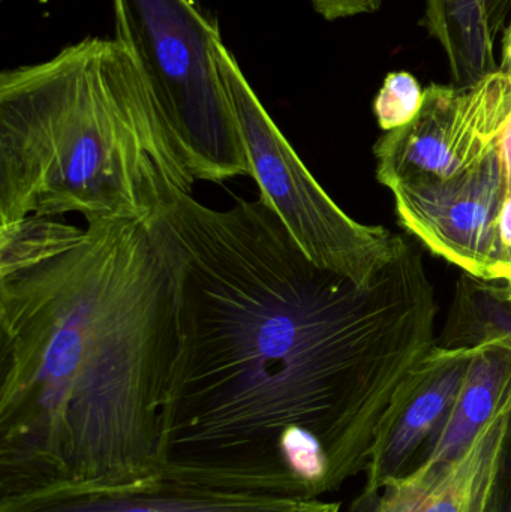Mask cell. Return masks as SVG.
<instances>
[{
	"mask_svg": "<svg viewBox=\"0 0 511 512\" xmlns=\"http://www.w3.org/2000/svg\"><path fill=\"white\" fill-rule=\"evenodd\" d=\"M497 153L503 165L504 179H506L507 195L511 194V116L507 120L506 128L498 141Z\"/></svg>",
	"mask_w": 511,
	"mask_h": 512,
	"instance_id": "e0dca14e",
	"label": "cell"
},
{
	"mask_svg": "<svg viewBox=\"0 0 511 512\" xmlns=\"http://www.w3.org/2000/svg\"><path fill=\"white\" fill-rule=\"evenodd\" d=\"M511 116V78L495 72L470 86L431 84L410 125L386 132L374 146L377 180H446L497 152Z\"/></svg>",
	"mask_w": 511,
	"mask_h": 512,
	"instance_id": "8992f818",
	"label": "cell"
},
{
	"mask_svg": "<svg viewBox=\"0 0 511 512\" xmlns=\"http://www.w3.org/2000/svg\"><path fill=\"white\" fill-rule=\"evenodd\" d=\"M500 339L511 340V283L462 273L435 345L474 349Z\"/></svg>",
	"mask_w": 511,
	"mask_h": 512,
	"instance_id": "4fadbf2b",
	"label": "cell"
},
{
	"mask_svg": "<svg viewBox=\"0 0 511 512\" xmlns=\"http://www.w3.org/2000/svg\"><path fill=\"white\" fill-rule=\"evenodd\" d=\"M195 182L116 39L89 36L0 75V227L66 215L152 224Z\"/></svg>",
	"mask_w": 511,
	"mask_h": 512,
	"instance_id": "3957f363",
	"label": "cell"
},
{
	"mask_svg": "<svg viewBox=\"0 0 511 512\" xmlns=\"http://www.w3.org/2000/svg\"><path fill=\"white\" fill-rule=\"evenodd\" d=\"M498 71L511 78V20L507 29L504 30L503 42H501L500 69Z\"/></svg>",
	"mask_w": 511,
	"mask_h": 512,
	"instance_id": "ffe728a7",
	"label": "cell"
},
{
	"mask_svg": "<svg viewBox=\"0 0 511 512\" xmlns=\"http://www.w3.org/2000/svg\"><path fill=\"white\" fill-rule=\"evenodd\" d=\"M341 511V505L335 504V502H323L321 499L318 501L305 502L302 510L299 512H339Z\"/></svg>",
	"mask_w": 511,
	"mask_h": 512,
	"instance_id": "44dd1931",
	"label": "cell"
},
{
	"mask_svg": "<svg viewBox=\"0 0 511 512\" xmlns=\"http://www.w3.org/2000/svg\"><path fill=\"white\" fill-rule=\"evenodd\" d=\"M114 39L137 63L197 182L251 177L216 62L221 36L195 0H111Z\"/></svg>",
	"mask_w": 511,
	"mask_h": 512,
	"instance_id": "277c9868",
	"label": "cell"
},
{
	"mask_svg": "<svg viewBox=\"0 0 511 512\" xmlns=\"http://www.w3.org/2000/svg\"><path fill=\"white\" fill-rule=\"evenodd\" d=\"M488 279L506 280L511 283V248L503 249L489 270Z\"/></svg>",
	"mask_w": 511,
	"mask_h": 512,
	"instance_id": "d6986e66",
	"label": "cell"
},
{
	"mask_svg": "<svg viewBox=\"0 0 511 512\" xmlns=\"http://www.w3.org/2000/svg\"><path fill=\"white\" fill-rule=\"evenodd\" d=\"M305 502L219 492L159 475L137 486L65 489L0 502V512H299Z\"/></svg>",
	"mask_w": 511,
	"mask_h": 512,
	"instance_id": "30bf717a",
	"label": "cell"
},
{
	"mask_svg": "<svg viewBox=\"0 0 511 512\" xmlns=\"http://www.w3.org/2000/svg\"><path fill=\"white\" fill-rule=\"evenodd\" d=\"M507 411L498 415L464 456L419 495L402 502L375 501L351 512H485Z\"/></svg>",
	"mask_w": 511,
	"mask_h": 512,
	"instance_id": "7c38bea8",
	"label": "cell"
},
{
	"mask_svg": "<svg viewBox=\"0 0 511 512\" xmlns=\"http://www.w3.org/2000/svg\"><path fill=\"white\" fill-rule=\"evenodd\" d=\"M425 98L417 78L407 71L390 72L374 99V114L384 132L410 125Z\"/></svg>",
	"mask_w": 511,
	"mask_h": 512,
	"instance_id": "5bb4252c",
	"label": "cell"
},
{
	"mask_svg": "<svg viewBox=\"0 0 511 512\" xmlns=\"http://www.w3.org/2000/svg\"><path fill=\"white\" fill-rule=\"evenodd\" d=\"M511 405V340L477 346L452 411L428 462L407 480L384 490L381 501L402 502L431 486Z\"/></svg>",
	"mask_w": 511,
	"mask_h": 512,
	"instance_id": "9c48e42d",
	"label": "cell"
},
{
	"mask_svg": "<svg viewBox=\"0 0 511 512\" xmlns=\"http://www.w3.org/2000/svg\"><path fill=\"white\" fill-rule=\"evenodd\" d=\"M498 239H500L501 251L511 248V194L504 200L498 216Z\"/></svg>",
	"mask_w": 511,
	"mask_h": 512,
	"instance_id": "ac0fdd59",
	"label": "cell"
},
{
	"mask_svg": "<svg viewBox=\"0 0 511 512\" xmlns=\"http://www.w3.org/2000/svg\"><path fill=\"white\" fill-rule=\"evenodd\" d=\"M474 352L476 348L434 345L405 375L375 430L365 489L353 508L374 504L384 490L407 480L428 462Z\"/></svg>",
	"mask_w": 511,
	"mask_h": 512,
	"instance_id": "ba28073f",
	"label": "cell"
},
{
	"mask_svg": "<svg viewBox=\"0 0 511 512\" xmlns=\"http://www.w3.org/2000/svg\"><path fill=\"white\" fill-rule=\"evenodd\" d=\"M215 54L260 197L309 261L363 288L372 285L407 239L348 216L273 122L221 36Z\"/></svg>",
	"mask_w": 511,
	"mask_h": 512,
	"instance_id": "5b68a950",
	"label": "cell"
},
{
	"mask_svg": "<svg viewBox=\"0 0 511 512\" xmlns=\"http://www.w3.org/2000/svg\"><path fill=\"white\" fill-rule=\"evenodd\" d=\"M511 0H425V23L449 60L453 80L470 86L495 74L498 33Z\"/></svg>",
	"mask_w": 511,
	"mask_h": 512,
	"instance_id": "8fae6325",
	"label": "cell"
},
{
	"mask_svg": "<svg viewBox=\"0 0 511 512\" xmlns=\"http://www.w3.org/2000/svg\"><path fill=\"white\" fill-rule=\"evenodd\" d=\"M176 345L152 224L0 227V502L158 478Z\"/></svg>",
	"mask_w": 511,
	"mask_h": 512,
	"instance_id": "7a4b0ae2",
	"label": "cell"
},
{
	"mask_svg": "<svg viewBox=\"0 0 511 512\" xmlns=\"http://www.w3.org/2000/svg\"><path fill=\"white\" fill-rule=\"evenodd\" d=\"M485 512H511V405L495 457Z\"/></svg>",
	"mask_w": 511,
	"mask_h": 512,
	"instance_id": "9a60e30c",
	"label": "cell"
},
{
	"mask_svg": "<svg viewBox=\"0 0 511 512\" xmlns=\"http://www.w3.org/2000/svg\"><path fill=\"white\" fill-rule=\"evenodd\" d=\"M399 224L438 258L488 279L500 254L498 216L507 197L497 152L452 179H416L390 188Z\"/></svg>",
	"mask_w": 511,
	"mask_h": 512,
	"instance_id": "52a82bcc",
	"label": "cell"
},
{
	"mask_svg": "<svg viewBox=\"0 0 511 512\" xmlns=\"http://www.w3.org/2000/svg\"><path fill=\"white\" fill-rule=\"evenodd\" d=\"M309 2L324 20L336 21L372 14L381 8L383 0H309Z\"/></svg>",
	"mask_w": 511,
	"mask_h": 512,
	"instance_id": "2e32d148",
	"label": "cell"
},
{
	"mask_svg": "<svg viewBox=\"0 0 511 512\" xmlns=\"http://www.w3.org/2000/svg\"><path fill=\"white\" fill-rule=\"evenodd\" d=\"M176 301L161 475L318 501L365 472L396 388L435 345L438 306L405 242L372 285L309 261L272 207L180 195L153 219Z\"/></svg>",
	"mask_w": 511,
	"mask_h": 512,
	"instance_id": "6da1fadb",
	"label": "cell"
}]
</instances>
